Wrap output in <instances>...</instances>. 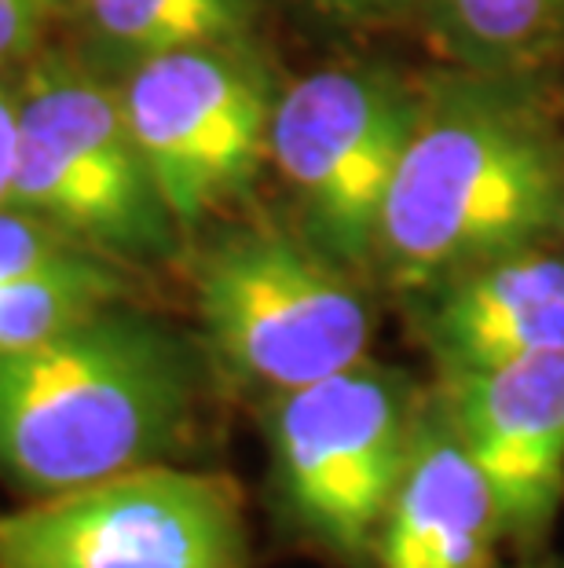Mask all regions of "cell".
Segmentation results:
<instances>
[{
    "label": "cell",
    "mask_w": 564,
    "mask_h": 568,
    "mask_svg": "<svg viewBox=\"0 0 564 568\" xmlns=\"http://www.w3.org/2000/svg\"><path fill=\"white\" fill-rule=\"evenodd\" d=\"M429 22L465 70L506 78L557 41L564 0H429Z\"/></svg>",
    "instance_id": "obj_12"
},
{
    "label": "cell",
    "mask_w": 564,
    "mask_h": 568,
    "mask_svg": "<svg viewBox=\"0 0 564 568\" xmlns=\"http://www.w3.org/2000/svg\"><path fill=\"white\" fill-rule=\"evenodd\" d=\"M502 525L484 474L465 452L440 396L422 400L418 426L381 517L370 568H495Z\"/></svg>",
    "instance_id": "obj_10"
},
{
    "label": "cell",
    "mask_w": 564,
    "mask_h": 568,
    "mask_svg": "<svg viewBox=\"0 0 564 568\" xmlns=\"http://www.w3.org/2000/svg\"><path fill=\"white\" fill-rule=\"evenodd\" d=\"M316 4L341 19H386V16H396V11L411 8L414 0H316Z\"/></svg>",
    "instance_id": "obj_18"
},
{
    "label": "cell",
    "mask_w": 564,
    "mask_h": 568,
    "mask_svg": "<svg viewBox=\"0 0 564 568\" xmlns=\"http://www.w3.org/2000/svg\"><path fill=\"white\" fill-rule=\"evenodd\" d=\"M8 205L70 239L154 253L173 216L129 129L125 103L70 67H44L19 100L16 176Z\"/></svg>",
    "instance_id": "obj_6"
},
{
    "label": "cell",
    "mask_w": 564,
    "mask_h": 568,
    "mask_svg": "<svg viewBox=\"0 0 564 568\" xmlns=\"http://www.w3.org/2000/svg\"><path fill=\"white\" fill-rule=\"evenodd\" d=\"M422 400L370 359L275 393L268 440L286 521L341 565H367L403 477Z\"/></svg>",
    "instance_id": "obj_3"
},
{
    "label": "cell",
    "mask_w": 564,
    "mask_h": 568,
    "mask_svg": "<svg viewBox=\"0 0 564 568\" xmlns=\"http://www.w3.org/2000/svg\"><path fill=\"white\" fill-rule=\"evenodd\" d=\"M129 129L173 221L195 224L257 176L275 103L224 44L140 59L122 95Z\"/></svg>",
    "instance_id": "obj_8"
},
{
    "label": "cell",
    "mask_w": 564,
    "mask_h": 568,
    "mask_svg": "<svg viewBox=\"0 0 564 568\" xmlns=\"http://www.w3.org/2000/svg\"><path fill=\"white\" fill-rule=\"evenodd\" d=\"M191 407L187 348L158 323L100 308L0 356V477L55 495L162 463Z\"/></svg>",
    "instance_id": "obj_2"
},
{
    "label": "cell",
    "mask_w": 564,
    "mask_h": 568,
    "mask_svg": "<svg viewBox=\"0 0 564 568\" xmlns=\"http://www.w3.org/2000/svg\"><path fill=\"white\" fill-rule=\"evenodd\" d=\"M55 4L59 0H0V67L38 44Z\"/></svg>",
    "instance_id": "obj_16"
},
{
    "label": "cell",
    "mask_w": 564,
    "mask_h": 568,
    "mask_svg": "<svg viewBox=\"0 0 564 568\" xmlns=\"http://www.w3.org/2000/svg\"><path fill=\"white\" fill-rule=\"evenodd\" d=\"M0 568H249L235 480L151 463L0 514Z\"/></svg>",
    "instance_id": "obj_5"
},
{
    "label": "cell",
    "mask_w": 564,
    "mask_h": 568,
    "mask_svg": "<svg viewBox=\"0 0 564 568\" xmlns=\"http://www.w3.org/2000/svg\"><path fill=\"white\" fill-rule=\"evenodd\" d=\"M564 216V159L550 125L495 74L437 81L396 165L378 253L403 290L527 250Z\"/></svg>",
    "instance_id": "obj_1"
},
{
    "label": "cell",
    "mask_w": 564,
    "mask_h": 568,
    "mask_svg": "<svg viewBox=\"0 0 564 568\" xmlns=\"http://www.w3.org/2000/svg\"><path fill=\"white\" fill-rule=\"evenodd\" d=\"M74 253H81L78 243L59 227L22 210L8 213L0 205V283L52 268L59 261H70Z\"/></svg>",
    "instance_id": "obj_15"
},
{
    "label": "cell",
    "mask_w": 564,
    "mask_h": 568,
    "mask_svg": "<svg viewBox=\"0 0 564 568\" xmlns=\"http://www.w3.org/2000/svg\"><path fill=\"white\" fill-rule=\"evenodd\" d=\"M418 118V92L386 70H319L275 103L268 151L334 261H375L386 199Z\"/></svg>",
    "instance_id": "obj_7"
},
{
    "label": "cell",
    "mask_w": 564,
    "mask_h": 568,
    "mask_svg": "<svg viewBox=\"0 0 564 568\" xmlns=\"http://www.w3.org/2000/svg\"><path fill=\"white\" fill-rule=\"evenodd\" d=\"M122 290L117 272L85 250L52 268L0 283V356L41 345L100 308H111Z\"/></svg>",
    "instance_id": "obj_13"
},
{
    "label": "cell",
    "mask_w": 564,
    "mask_h": 568,
    "mask_svg": "<svg viewBox=\"0 0 564 568\" xmlns=\"http://www.w3.org/2000/svg\"><path fill=\"white\" fill-rule=\"evenodd\" d=\"M16 143H19V100L0 92V205H8L11 176H16Z\"/></svg>",
    "instance_id": "obj_17"
},
{
    "label": "cell",
    "mask_w": 564,
    "mask_h": 568,
    "mask_svg": "<svg viewBox=\"0 0 564 568\" xmlns=\"http://www.w3.org/2000/svg\"><path fill=\"white\" fill-rule=\"evenodd\" d=\"M527 568H564V565H527Z\"/></svg>",
    "instance_id": "obj_19"
},
{
    "label": "cell",
    "mask_w": 564,
    "mask_h": 568,
    "mask_svg": "<svg viewBox=\"0 0 564 568\" xmlns=\"http://www.w3.org/2000/svg\"><path fill=\"white\" fill-rule=\"evenodd\" d=\"M249 8L254 0H89L95 30L140 59L235 41L249 27Z\"/></svg>",
    "instance_id": "obj_14"
},
{
    "label": "cell",
    "mask_w": 564,
    "mask_h": 568,
    "mask_svg": "<svg viewBox=\"0 0 564 568\" xmlns=\"http://www.w3.org/2000/svg\"><path fill=\"white\" fill-rule=\"evenodd\" d=\"M198 320L249 385L301 389L367 359L375 312L341 261L279 232L224 239L198 264Z\"/></svg>",
    "instance_id": "obj_4"
},
{
    "label": "cell",
    "mask_w": 564,
    "mask_h": 568,
    "mask_svg": "<svg viewBox=\"0 0 564 568\" xmlns=\"http://www.w3.org/2000/svg\"><path fill=\"white\" fill-rule=\"evenodd\" d=\"M440 400L495 495L502 542L539 550L564 495V348L451 371Z\"/></svg>",
    "instance_id": "obj_9"
},
{
    "label": "cell",
    "mask_w": 564,
    "mask_h": 568,
    "mask_svg": "<svg viewBox=\"0 0 564 568\" xmlns=\"http://www.w3.org/2000/svg\"><path fill=\"white\" fill-rule=\"evenodd\" d=\"M425 337L443 374L564 348V257L527 246L443 280Z\"/></svg>",
    "instance_id": "obj_11"
}]
</instances>
